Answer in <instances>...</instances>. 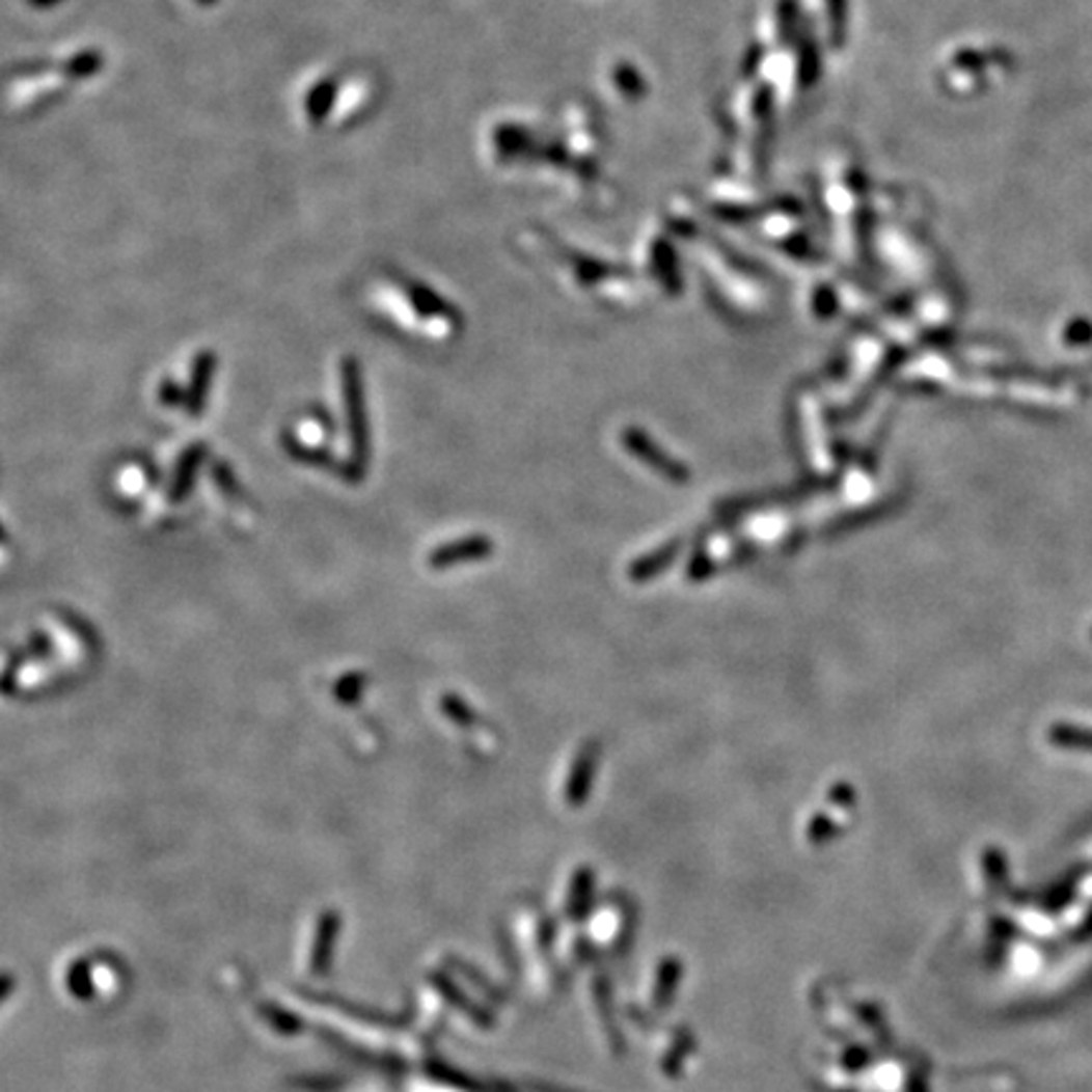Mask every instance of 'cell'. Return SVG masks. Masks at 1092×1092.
<instances>
[{"mask_svg": "<svg viewBox=\"0 0 1092 1092\" xmlns=\"http://www.w3.org/2000/svg\"><path fill=\"white\" fill-rule=\"evenodd\" d=\"M0 537H3V534H0Z\"/></svg>", "mask_w": 1092, "mask_h": 1092, "instance_id": "6da1fadb", "label": "cell"}]
</instances>
